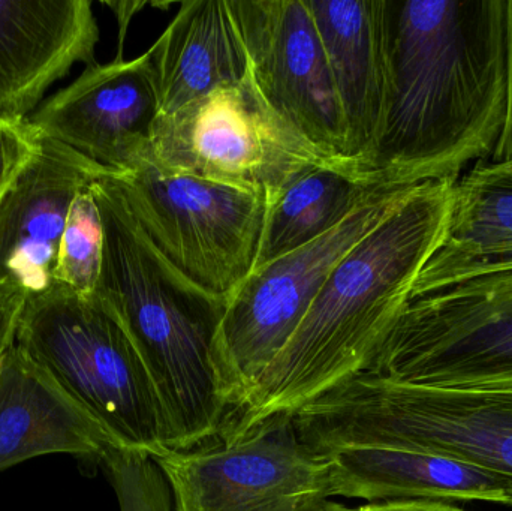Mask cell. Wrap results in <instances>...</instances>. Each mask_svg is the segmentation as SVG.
Instances as JSON below:
<instances>
[{
  "label": "cell",
  "mask_w": 512,
  "mask_h": 511,
  "mask_svg": "<svg viewBox=\"0 0 512 511\" xmlns=\"http://www.w3.org/2000/svg\"><path fill=\"white\" fill-rule=\"evenodd\" d=\"M107 467L120 511H173V495L164 474L150 456L113 449Z\"/></svg>",
  "instance_id": "obj_22"
},
{
  "label": "cell",
  "mask_w": 512,
  "mask_h": 511,
  "mask_svg": "<svg viewBox=\"0 0 512 511\" xmlns=\"http://www.w3.org/2000/svg\"><path fill=\"white\" fill-rule=\"evenodd\" d=\"M414 188L379 189L324 236L256 267L228 297L216 339V360L230 414L245 404L265 369L288 344L334 267Z\"/></svg>",
  "instance_id": "obj_7"
},
{
  "label": "cell",
  "mask_w": 512,
  "mask_h": 511,
  "mask_svg": "<svg viewBox=\"0 0 512 511\" xmlns=\"http://www.w3.org/2000/svg\"><path fill=\"white\" fill-rule=\"evenodd\" d=\"M89 0H0V122L21 126L54 81L95 65Z\"/></svg>",
  "instance_id": "obj_14"
},
{
  "label": "cell",
  "mask_w": 512,
  "mask_h": 511,
  "mask_svg": "<svg viewBox=\"0 0 512 511\" xmlns=\"http://www.w3.org/2000/svg\"><path fill=\"white\" fill-rule=\"evenodd\" d=\"M385 183L354 164H327L292 180L268 201L256 267L277 260L345 221Z\"/></svg>",
  "instance_id": "obj_20"
},
{
  "label": "cell",
  "mask_w": 512,
  "mask_h": 511,
  "mask_svg": "<svg viewBox=\"0 0 512 511\" xmlns=\"http://www.w3.org/2000/svg\"><path fill=\"white\" fill-rule=\"evenodd\" d=\"M294 423L319 452L430 453L512 477V387L441 389L361 372L300 408Z\"/></svg>",
  "instance_id": "obj_4"
},
{
  "label": "cell",
  "mask_w": 512,
  "mask_h": 511,
  "mask_svg": "<svg viewBox=\"0 0 512 511\" xmlns=\"http://www.w3.org/2000/svg\"><path fill=\"white\" fill-rule=\"evenodd\" d=\"M116 177L153 248L192 284L228 299L258 258L265 195L144 164Z\"/></svg>",
  "instance_id": "obj_9"
},
{
  "label": "cell",
  "mask_w": 512,
  "mask_h": 511,
  "mask_svg": "<svg viewBox=\"0 0 512 511\" xmlns=\"http://www.w3.org/2000/svg\"><path fill=\"white\" fill-rule=\"evenodd\" d=\"M29 294L12 282H0V359L14 345L18 320Z\"/></svg>",
  "instance_id": "obj_24"
},
{
  "label": "cell",
  "mask_w": 512,
  "mask_h": 511,
  "mask_svg": "<svg viewBox=\"0 0 512 511\" xmlns=\"http://www.w3.org/2000/svg\"><path fill=\"white\" fill-rule=\"evenodd\" d=\"M152 459L174 511H315L331 498L330 456L301 440L294 416Z\"/></svg>",
  "instance_id": "obj_10"
},
{
  "label": "cell",
  "mask_w": 512,
  "mask_h": 511,
  "mask_svg": "<svg viewBox=\"0 0 512 511\" xmlns=\"http://www.w3.org/2000/svg\"><path fill=\"white\" fill-rule=\"evenodd\" d=\"M92 188L104 224L95 294L119 318L152 377L168 450L215 440L231 411L216 360L228 299L192 284L153 248L114 174L99 177Z\"/></svg>",
  "instance_id": "obj_3"
},
{
  "label": "cell",
  "mask_w": 512,
  "mask_h": 511,
  "mask_svg": "<svg viewBox=\"0 0 512 511\" xmlns=\"http://www.w3.org/2000/svg\"><path fill=\"white\" fill-rule=\"evenodd\" d=\"M231 3L265 101L328 158L352 162L327 54L304 0Z\"/></svg>",
  "instance_id": "obj_11"
},
{
  "label": "cell",
  "mask_w": 512,
  "mask_h": 511,
  "mask_svg": "<svg viewBox=\"0 0 512 511\" xmlns=\"http://www.w3.org/2000/svg\"><path fill=\"white\" fill-rule=\"evenodd\" d=\"M147 164L271 201L312 168L354 162L328 158L313 146L265 101L249 72L240 83L161 114Z\"/></svg>",
  "instance_id": "obj_6"
},
{
  "label": "cell",
  "mask_w": 512,
  "mask_h": 511,
  "mask_svg": "<svg viewBox=\"0 0 512 511\" xmlns=\"http://www.w3.org/2000/svg\"><path fill=\"white\" fill-rule=\"evenodd\" d=\"M119 449L17 345L0 359V473L38 456L68 453L104 462Z\"/></svg>",
  "instance_id": "obj_16"
},
{
  "label": "cell",
  "mask_w": 512,
  "mask_h": 511,
  "mask_svg": "<svg viewBox=\"0 0 512 511\" xmlns=\"http://www.w3.org/2000/svg\"><path fill=\"white\" fill-rule=\"evenodd\" d=\"M93 183L72 204L54 269L56 284L83 296L95 294L104 258V224Z\"/></svg>",
  "instance_id": "obj_21"
},
{
  "label": "cell",
  "mask_w": 512,
  "mask_h": 511,
  "mask_svg": "<svg viewBox=\"0 0 512 511\" xmlns=\"http://www.w3.org/2000/svg\"><path fill=\"white\" fill-rule=\"evenodd\" d=\"M328 456L330 497L367 503L483 501L512 507V477L457 459L387 449H343Z\"/></svg>",
  "instance_id": "obj_18"
},
{
  "label": "cell",
  "mask_w": 512,
  "mask_h": 511,
  "mask_svg": "<svg viewBox=\"0 0 512 511\" xmlns=\"http://www.w3.org/2000/svg\"><path fill=\"white\" fill-rule=\"evenodd\" d=\"M304 3L327 54L345 117L349 159L361 173L378 143L384 119L385 0H304Z\"/></svg>",
  "instance_id": "obj_15"
},
{
  "label": "cell",
  "mask_w": 512,
  "mask_h": 511,
  "mask_svg": "<svg viewBox=\"0 0 512 511\" xmlns=\"http://www.w3.org/2000/svg\"><path fill=\"white\" fill-rule=\"evenodd\" d=\"M454 183L415 186L339 261L300 326L221 434L233 440L276 416H294L366 372L444 237Z\"/></svg>",
  "instance_id": "obj_2"
},
{
  "label": "cell",
  "mask_w": 512,
  "mask_h": 511,
  "mask_svg": "<svg viewBox=\"0 0 512 511\" xmlns=\"http://www.w3.org/2000/svg\"><path fill=\"white\" fill-rule=\"evenodd\" d=\"M369 374L441 387H512V270L406 303Z\"/></svg>",
  "instance_id": "obj_8"
},
{
  "label": "cell",
  "mask_w": 512,
  "mask_h": 511,
  "mask_svg": "<svg viewBox=\"0 0 512 511\" xmlns=\"http://www.w3.org/2000/svg\"><path fill=\"white\" fill-rule=\"evenodd\" d=\"M505 270H512V158L481 162L454 183L444 237L411 299Z\"/></svg>",
  "instance_id": "obj_17"
},
{
  "label": "cell",
  "mask_w": 512,
  "mask_h": 511,
  "mask_svg": "<svg viewBox=\"0 0 512 511\" xmlns=\"http://www.w3.org/2000/svg\"><path fill=\"white\" fill-rule=\"evenodd\" d=\"M507 0H385L387 95L361 173L456 183L495 153L507 116Z\"/></svg>",
  "instance_id": "obj_1"
},
{
  "label": "cell",
  "mask_w": 512,
  "mask_h": 511,
  "mask_svg": "<svg viewBox=\"0 0 512 511\" xmlns=\"http://www.w3.org/2000/svg\"><path fill=\"white\" fill-rule=\"evenodd\" d=\"M159 116L155 69L146 51L137 59L87 66L30 114L27 125L36 138L62 143L120 176L150 162Z\"/></svg>",
  "instance_id": "obj_12"
},
{
  "label": "cell",
  "mask_w": 512,
  "mask_h": 511,
  "mask_svg": "<svg viewBox=\"0 0 512 511\" xmlns=\"http://www.w3.org/2000/svg\"><path fill=\"white\" fill-rule=\"evenodd\" d=\"M14 344L89 414L119 449L170 452L152 377L119 318L96 294L54 282L29 294Z\"/></svg>",
  "instance_id": "obj_5"
},
{
  "label": "cell",
  "mask_w": 512,
  "mask_h": 511,
  "mask_svg": "<svg viewBox=\"0 0 512 511\" xmlns=\"http://www.w3.org/2000/svg\"><path fill=\"white\" fill-rule=\"evenodd\" d=\"M161 114L240 83L249 57L231 0H191L149 50Z\"/></svg>",
  "instance_id": "obj_19"
},
{
  "label": "cell",
  "mask_w": 512,
  "mask_h": 511,
  "mask_svg": "<svg viewBox=\"0 0 512 511\" xmlns=\"http://www.w3.org/2000/svg\"><path fill=\"white\" fill-rule=\"evenodd\" d=\"M315 511H466L441 501L394 500L367 503L364 506L348 507L325 500Z\"/></svg>",
  "instance_id": "obj_25"
},
{
  "label": "cell",
  "mask_w": 512,
  "mask_h": 511,
  "mask_svg": "<svg viewBox=\"0 0 512 511\" xmlns=\"http://www.w3.org/2000/svg\"><path fill=\"white\" fill-rule=\"evenodd\" d=\"M111 174L69 147L36 138V149L0 198V282L41 293L54 284L72 204Z\"/></svg>",
  "instance_id": "obj_13"
},
{
  "label": "cell",
  "mask_w": 512,
  "mask_h": 511,
  "mask_svg": "<svg viewBox=\"0 0 512 511\" xmlns=\"http://www.w3.org/2000/svg\"><path fill=\"white\" fill-rule=\"evenodd\" d=\"M507 116L504 131L493 153V162L512 158V0H507Z\"/></svg>",
  "instance_id": "obj_26"
},
{
  "label": "cell",
  "mask_w": 512,
  "mask_h": 511,
  "mask_svg": "<svg viewBox=\"0 0 512 511\" xmlns=\"http://www.w3.org/2000/svg\"><path fill=\"white\" fill-rule=\"evenodd\" d=\"M35 149L36 137L27 122L21 126L0 122V198Z\"/></svg>",
  "instance_id": "obj_23"
},
{
  "label": "cell",
  "mask_w": 512,
  "mask_h": 511,
  "mask_svg": "<svg viewBox=\"0 0 512 511\" xmlns=\"http://www.w3.org/2000/svg\"><path fill=\"white\" fill-rule=\"evenodd\" d=\"M105 5L113 9L114 15L119 21V53H117L116 59H123V42H125L129 24H131L134 15L150 3L137 0V2H105Z\"/></svg>",
  "instance_id": "obj_27"
}]
</instances>
